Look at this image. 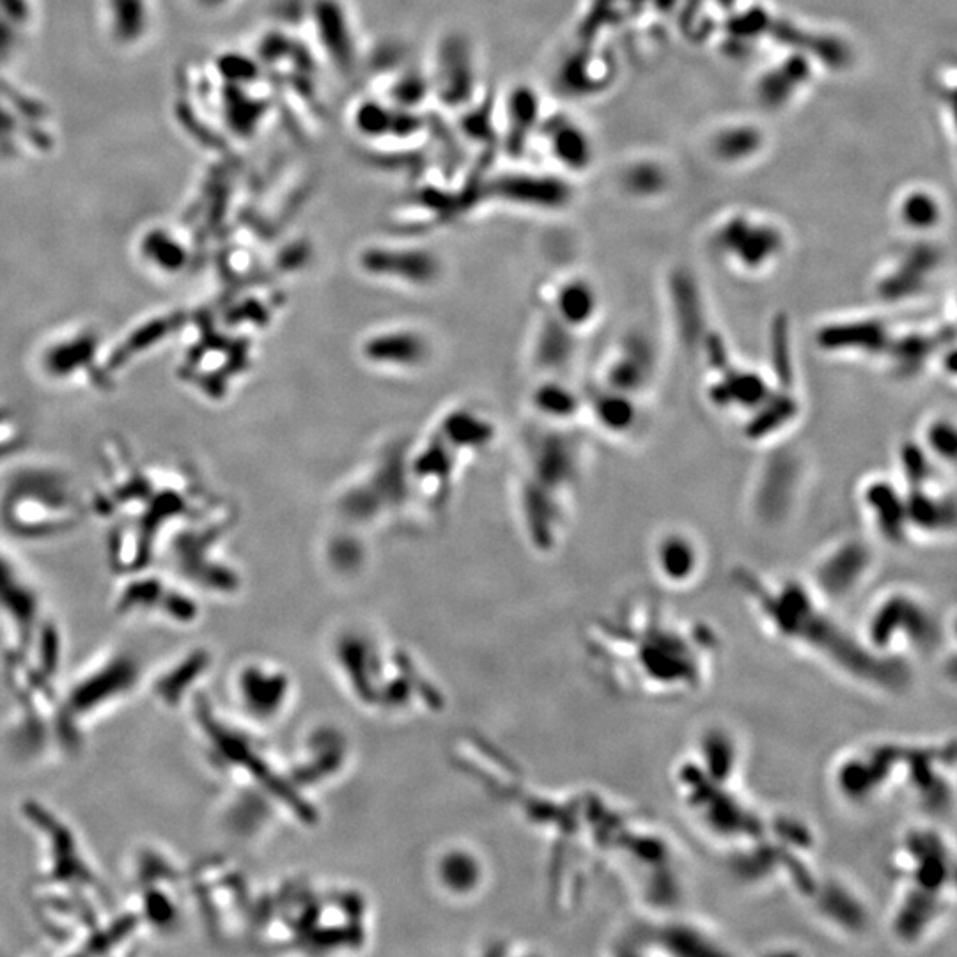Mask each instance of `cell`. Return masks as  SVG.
<instances>
[{
  "label": "cell",
  "mask_w": 957,
  "mask_h": 957,
  "mask_svg": "<svg viewBox=\"0 0 957 957\" xmlns=\"http://www.w3.org/2000/svg\"><path fill=\"white\" fill-rule=\"evenodd\" d=\"M745 747L736 732L708 724L670 773L688 823L715 849L736 880L752 888L809 897L821 878L817 837L791 812L766 809L743 786Z\"/></svg>",
  "instance_id": "6da1fadb"
},
{
  "label": "cell",
  "mask_w": 957,
  "mask_h": 957,
  "mask_svg": "<svg viewBox=\"0 0 957 957\" xmlns=\"http://www.w3.org/2000/svg\"><path fill=\"white\" fill-rule=\"evenodd\" d=\"M601 663L615 690L631 701H692L715 679L722 637L711 624L658 601H631L601 626Z\"/></svg>",
  "instance_id": "7a4b0ae2"
},
{
  "label": "cell",
  "mask_w": 957,
  "mask_h": 957,
  "mask_svg": "<svg viewBox=\"0 0 957 957\" xmlns=\"http://www.w3.org/2000/svg\"><path fill=\"white\" fill-rule=\"evenodd\" d=\"M748 614L764 638L830 672L842 683L876 697L903 695L913 667L874 653L849 630L805 578H770L741 569L736 575Z\"/></svg>",
  "instance_id": "3957f363"
},
{
  "label": "cell",
  "mask_w": 957,
  "mask_h": 957,
  "mask_svg": "<svg viewBox=\"0 0 957 957\" xmlns=\"http://www.w3.org/2000/svg\"><path fill=\"white\" fill-rule=\"evenodd\" d=\"M826 777L833 796L849 809L901 800L938 819L956 802V741H862L833 755Z\"/></svg>",
  "instance_id": "277c9868"
},
{
  "label": "cell",
  "mask_w": 957,
  "mask_h": 957,
  "mask_svg": "<svg viewBox=\"0 0 957 957\" xmlns=\"http://www.w3.org/2000/svg\"><path fill=\"white\" fill-rule=\"evenodd\" d=\"M892 904L888 927L895 942L924 945L956 908V846L936 819L904 828L890 849Z\"/></svg>",
  "instance_id": "5b68a950"
},
{
  "label": "cell",
  "mask_w": 957,
  "mask_h": 957,
  "mask_svg": "<svg viewBox=\"0 0 957 957\" xmlns=\"http://www.w3.org/2000/svg\"><path fill=\"white\" fill-rule=\"evenodd\" d=\"M856 631L874 653L911 667L956 646L954 617L947 623L924 594L904 587L878 594Z\"/></svg>",
  "instance_id": "8992f818"
},
{
  "label": "cell",
  "mask_w": 957,
  "mask_h": 957,
  "mask_svg": "<svg viewBox=\"0 0 957 957\" xmlns=\"http://www.w3.org/2000/svg\"><path fill=\"white\" fill-rule=\"evenodd\" d=\"M142 679L141 662L125 649H114L96 656L61 686L64 722L78 745L91 725L132 699Z\"/></svg>",
  "instance_id": "52a82bcc"
},
{
  "label": "cell",
  "mask_w": 957,
  "mask_h": 957,
  "mask_svg": "<svg viewBox=\"0 0 957 957\" xmlns=\"http://www.w3.org/2000/svg\"><path fill=\"white\" fill-rule=\"evenodd\" d=\"M20 816L39 842L38 887L84 890L110 897L77 830L39 800H25Z\"/></svg>",
  "instance_id": "ba28073f"
},
{
  "label": "cell",
  "mask_w": 957,
  "mask_h": 957,
  "mask_svg": "<svg viewBox=\"0 0 957 957\" xmlns=\"http://www.w3.org/2000/svg\"><path fill=\"white\" fill-rule=\"evenodd\" d=\"M187 874L164 848L141 846L128 864L130 906L144 931L174 933L183 915Z\"/></svg>",
  "instance_id": "9c48e42d"
},
{
  "label": "cell",
  "mask_w": 957,
  "mask_h": 957,
  "mask_svg": "<svg viewBox=\"0 0 957 957\" xmlns=\"http://www.w3.org/2000/svg\"><path fill=\"white\" fill-rule=\"evenodd\" d=\"M619 943L628 954H729L715 929L702 922L681 919L677 910H642V915L624 927Z\"/></svg>",
  "instance_id": "30bf717a"
},
{
  "label": "cell",
  "mask_w": 957,
  "mask_h": 957,
  "mask_svg": "<svg viewBox=\"0 0 957 957\" xmlns=\"http://www.w3.org/2000/svg\"><path fill=\"white\" fill-rule=\"evenodd\" d=\"M50 610L34 576L0 548V630L8 649L25 647L50 623Z\"/></svg>",
  "instance_id": "8fae6325"
},
{
  "label": "cell",
  "mask_w": 957,
  "mask_h": 957,
  "mask_svg": "<svg viewBox=\"0 0 957 957\" xmlns=\"http://www.w3.org/2000/svg\"><path fill=\"white\" fill-rule=\"evenodd\" d=\"M128 576L116 596V612L125 619L156 621L167 626H188L197 617L192 596L174 576L155 575L146 569Z\"/></svg>",
  "instance_id": "7c38bea8"
},
{
  "label": "cell",
  "mask_w": 957,
  "mask_h": 957,
  "mask_svg": "<svg viewBox=\"0 0 957 957\" xmlns=\"http://www.w3.org/2000/svg\"><path fill=\"white\" fill-rule=\"evenodd\" d=\"M874 569L871 546L842 539L825 548L812 562L805 580L830 605L848 600L864 587Z\"/></svg>",
  "instance_id": "4fadbf2b"
},
{
  "label": "cell",
  "mask_w": 957,
  "mask_h": 957,
  "mask_svg": "<svg viewBox=\"0 0 957 957\" xmlns=\"http://www.w3.org/2000/svg\"><path fill=\"white\" fill-rule=\"evenodd\" d=\"M651 566L663 585L685 591L704 575V548L685 530H665L656 537L651 548Z\"/></svg>",
  "instance_id": "5bb4252c"
},
{
  "label": "cell",
  "mask_w": 957,
  "mask_h": 957,
  "mask_svg": "<svg viewBox=\"0 0 957 957\" xmlns=\"http://www.w3.org/2000/svg\"><path fill=\"white\" fill-rule=\"evenodd\" d=\"M812 913L823 924L842 934H860L867 922L864 897L860 892L837 876H828L817 881L812 894L807 897Z\"/></svg>",
  "instance_id": "9a60e30c"
},
{
  "label": "cell",
  "mask_w": 957,
  "mask_h": 957,
  "mask_svg": "<svg viewBox=\"0 0 957 957\" xmlns=\"http://www.w3.org/2000/svg\"><path fill=\"white\" fill-rule=\"evenodd\" d=\"M887 325L876 319H846L828 323L821 334L819 344L823 350L848 355H878L887 351L890 344Z\"/></svg>",
  "instance_id": "2e32d148"
},
{
  "label": "cell",
  "mask_w": 957,
  "mask_h": 957,
  "mask_svg": "<svg viewBox=\"0 0 957 957\" xmlns=\"http://www.w3.org/2000/svg\"><path fill=\"white\" fill-rule=\"evenodd\" d=\"M862 502L876 534L885 541L899 543L910 534L906 498L895 484L885 479H872L862 491Z\"/></svg>",
  "instance_id": "e0dca14e"
},
{
  "label": "cell",
  "mask_w": 957,
  "mask_h": 957,
  "mask_svg": "<svg viewBox=\"0 0 957 957\" xmlns=\"http://www.w3.org/2000/svg\"><path fill=\"white\" fill-rule=\"evenodd\" d=\"M203 667L204 656L195 651L179 660L176 658L151 681V693L155 701L169 711L181 708L187 702L188 693L192 692Z\"/></svg>",
  "instance_id": "ac0fdd59"
},
{
  "label": "cell",
  "mask_w": 957,
  "mask_h": 957,
  "mask_svg": "<svg viewBox=\"0 0 957 957\" xmlns=\"http://www.w3.org/2000/svg\"><path fill=\"white\" fill-rule=\"evenodd\" d=\"M653 367L651 348L640 339H631V343L624 346L623 355L615 358L614 364L610 367L608 389L619 390L635 397L638 390L646 385L649 376L653 374Z\"/></svg>",
  "instance_id": "d6986e66"
},
{
  "label": "cell",
  "mask_w": 957,
  "mask_h": 957,
  "mask_svg": "<svg viewBox=\"0 0 957 957\" xmlns=\"http://www.w3.org/2000/svg\"><path fill=\"white\" fill-rule=\"evenodd\" d=\"M598 417L608 429L626 433L637 424V406L633 403V396L608 389V397L601 399L598 405Z\"/></svg>",
  "instance_id": "ffe728a7"
},
{
  "label": "cell",
  "mask_w": 957,
  "mask_h": 957,
  "mask_svg": "<svg viewBox=\"0 0 957 957\" xmlns=\"http://www.w3.org/2000/svg\"><path fill=\"white\" fill-rule=\"evenodd\" d=\"M922 447L933 460L952 463L956 458V428L952 421L936 417L927 422Z\"/></svg>",
  "instance_id": "44dd1931"
},
{
  "label": "cell",
  "mask_w": 957,
  "mask_h": 957,
  "mask_svg": "<svg viewBox=\"0 0 957 957\" xmlns=\"http://www.w3.org/2000/svg\"><path fill=\"white\" fill-rule=\"evenodd\" d=\"M321 25H323V32H325V43L327 47L330 48V52L335 54V57L343 63V66H346V61H350L351 54V45H350V34H346V25L343 22V16H341V11H339V6H332V4H325L321 6Z\"/></svg>",
  "instance_id": "7402d4cb"
},
{
  "label": "cell",
  "mask_w": 957,
  "mask_h": 957,
  "mask_svg": "<svg viewBox=\"0 0 957 957\" xmlns=\"http://www.w3.org/2000/svg\"><path fill=\"white\" fill-rule=\"evenodd\" d=\"M562 309H564V314L569 321H575V323L591 321L594 312L598 309L596 293L584 284H573V286L564 289Z\"/></svg>",
  "instance_id": "603a6c76"
},
{
  "label": "cell",
  "mask_w": 957,
  "mask_h": 957,
  "mask_svg": "<svg viewBox=\"0 0 957 957\" xmlns=\"http://www.w3.org/2000/svg\"><path fill=\"white\" fill-rule=\"evenodd\" d=\"M24 445V424L13 413L0 412V463Z\"/></svg>",
  "instance_id": "cb8c5ba5"
},
{
  "label": "cell",
  "mask_w": 957,
  "mask_h": 957,
  "mask_svg": "<svg viewBox=\"0 0 957 957\" xmlns=\"http://www.w3.org/2000/svg\"><path fill=\"white\" fill-rule=\"evenodd\" d=\"M358 126L360 130L369 133H380L387 126V114L380 105H366L358 112Z\"/></svg>",
  "instance_id": "d4e9b609"
}]
</instances>
